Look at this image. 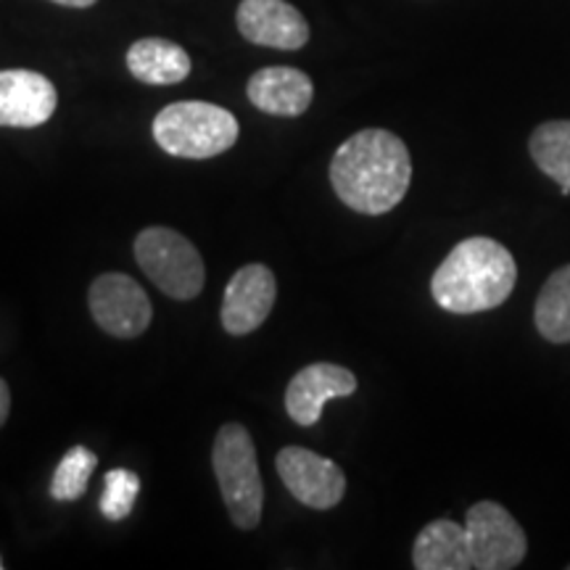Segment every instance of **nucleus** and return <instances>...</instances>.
Returning a JSON list of instances; mask_svg holds the SVG:
<instances>
[{
	"mask_svg": "<svg viewBox=\"0 0 570 570\" xmlns=\"http://www.w3.org/2000/svg\"><path fill=\"white\" fill-rule=\"evenodd\" d=\"M412 159L402 138L389 130H360L341 142L331 161V183L348 209L386 214L410 190Z\"/></svg>",
	"mask_w": 570,
	"mask_h": 570,
	"instance_id": "1",
	"label": "nucleus"
},
{
	"mask_svg": "<svg viewBox=\"0 0 570 570\" xmlns=\"http://www.w3.org/2000/svg\"><path fill=\"white\" fill-rule=\"evenodd\" d=\"M518 283L512 254L494 238H468L449 252L431 281V294L441 309L475 315L504 304Z\"/></svg>",
	"mask_w": 570,
	"mask_h": 570,
	"instance_id": "2",
	"label": "nucleus"
},
{
	"mask_svg": "<svg viewBox=\"0 0 570 570\" xmlns=\"http://www.w3.org/2000/svg\"><path fill=\"white\" fill-rule=\"evenodd\" d=\"M238 119L223 106L206 101H177L154 119V138L161 151L177 159H214L238 140Z\"/></svg>",
	"mask_w": 570,
	"mask_h": 570,
	"instance_id": "3",
	"label": "nucleus"
},
{
	"mask_svg": "<svg viewBox=\"0 0 570 570\" xmlns=\"http://www.w3.org/2000/svg\"><path fill=\"white\" fill-rule=\"evenodd\" d=\"M212 465L233 523L244 531L256 529L265 504V487H262L252 433L240 423L219 428L214 439Z\"/></svg>",
	"mask_w": 570,
	"mask_h": 570,
	"instance_id": "4",
	"label": "nucleus"
},
{
	"mask_svg": "<svg viewBox=\"0 0 570 570\" xmlns=\"http://www.w3.org/2000/svg\"><path fill=\"white\" fill-rule=\"evenodd\" d=\"M135 259L148 281L169 298L190 302L202 294L206 269L202 254L185 235L169 227H146L135 238Z\"/></svg>",
	"mask_w": 570,
	"mask_h": 570,
	"instance_id": "5",
	"label": "nucleus"
},
{
	"mask_svg": "<svg viewBox=\"0 0 570 570\" xmlns=\"http://www.w3.org/2000/svg\"><path fill=\"white\" fill-rule=\"evenodd\" d=\"M470 558L479 570L518 568L529 552V539L518 520L497 502H479L465 518Z\"/></svg>",
	"mask_w": 570,
	"mask_h": 570,
	"instance_id": "6",
	"label": "nucleus"
},
{
	"mask_svg": "<svg viewBox=\"0 0 570 570\" xmlns=\"http://www.w3.org/2000/svg\"><path fill=\"white\" fill-rule=\"evenodd\" d=\"M90 315L114 338H135L151 325V302L130 275L106 273L90 285Z\"/></svg>",
	"mask_w": 570,
	"mask_h": 570,
	"instance_id": "7",
	"label": "nucleus"
},
{
	"mask_svg": "<svg viewBox=\"0 0 570 570\" xmlns=\"http://www.w3.org/2000/svg\"><path fill=\"white\" fill-rule=\"evenodd\" d=\"M277 475L298 502L312 510H333L346 494V475L336 462L304 446H285L275 460Z\"/></svg>",
	"mask_w": 570,
	"mask_h": 570,
	"instance_id": "8",
	"label": "nucleus"
},
{
	"mask_svg": "<svg viewBox=\"0 0 570 570\" xmlns=\"http://www.w3.org/2000/svg\"><path fill=\"white\" fill-rule=\"evenodd\" d=\"M277 283L265 265H246L230 277L223 298V327L230 336L254 333L275 306Z\"/></svg>",
	"mask_w": 570,
	"mask_h": 570,
	"instance_id": "9",
	"label": "nucleus"
},
{
	"mask_svg": "<svg viewBox=\"0 0 570 570\" xmlns=\"http://www.w3.org/2000/svg\"><path fill=\"white\" fill-rule=\"evenodd\" d=\"M59 106V92L46 75L30 69L0 71V127H32L46 125Z\"/></svg>",
	"mask_w": 570,
	"mask_h": 570,
	"instance_id": "10",
	"label": "nucleus"
},
{
	"mask_svg": "<svg viewBox=\"0 0 570 570\" xmlns=\"http://www.w3.org/2000/svg\"><path fill=\"white\" fill-rule=\"evenodd\" d=\"M238 32L248 42L277 51H298L309 42V24L285 0H240Z\"/></svg>",
	"mask_w": 570,
	"mask_h": 570,
	"instance_id": "11",
	"label": "nucleus"
},
{
	"mask_svg": "<svg viewBox=\"0 0 570 570\" xmlns=\"http://www.w3.org/2000/svg\"><path fill=\"white\" fill-rule=\"evenodd\" d=\"M356 391V375L352 370L333 365V362H315L298 370L285 391V410L296 425H315L323 417L325 402L341 396H352Z\"/></svg>",
	"mask_w": 570,
	"mask_h": 570,
	"instance_id": "12",
	"label": "nucleus"
},
{
	"mask_svg": "<svg viewBox=\"0 0 570 570\" xmlns=\"http://www.w3.org/2000/svg\"><path fill=\"white\" fill-rule=\"evenodd\" d=\"M248 101L273 117H302L315 98L309 75L294 67L259 69L248 80Z\"/></svg>",
	"mask_w": 570,
	"mask_h": 570,
	"instance_id": "13",
	"label": "nucleus"
},
{
	"mask_svg": "<svg viewBox=\"0 0 570 570\" xmlns=\"http://www.w3.org/2000/svg\"><path fill=\"white\" fill-rule=\"evenodd\" d=\"M412 566L417 570H470L468 531L454 520H433L417 533L412 547Z\"/></svg>",
	"mask_w": 570,
	"mask_h": 570,
	"instance_id": "14",
	"label": "nucleus"
},
{
	"mask_svg": "<svg viewBox=\"0 0 570 570\" xmlns=\"http://www.w3.org/2000/svg\"><path fill=\"white\" fill-rule=\"evenodd\" d=\"M127 69L146 85H177L190 75V56L173 40L142 38L127 51Z\"/></svg>",
	"mask_w": 570,
	"mask_h": 570,
	"instance_id": "15",
	"label": "nucleus"
},
{
	"mask_svg": "<svg viewBox=\"0 0 570 570\" xmlns=\"http://www.w3.org/2000/svg\"><path fill=\"white\" fill-rule=\"evenodd\" d=\"M531 159L550 180L560 185V194H570V119L539 125L529 140Z\"/></svg>",
	"mask_w": 570,
	"mask_h": 570,
	"instance_id": "16",
	"label": "nucleus"
},
{
	"mask_svg": "<svg viewBox=\"0 0 570 570\" xmlns=\"http://www.w3.org/2000/svg\"><path fill=\"white\" fill-rule=\"evenodd\" d=\"M533 323L550 344H570V265L560 267L541 285Z\"/></svg>",
	"mask_w": 570,
	"mask_h": 570,
	"instance_id": "17",
	"label": "nucleus"
},
{
	"mask_svg": "<svg viewBox=\"0 0 570 570\" xmlns=\"http://www.w3.org/2000/svg\"><path fill=\"white\" fill-rule=\"evenodd\" d=\"M98 468V458L88 446H71L56 468L51 481V494L59 502H75L88 491L92 470Z\"/></svg>",
	"mask_w": 570,
	"mask_h": 570,
	"instance_id": "18",
	"label": "nucleus"
},
{
	"mask_svg": "<svg viewBox=\"0 0 570 570\" xmlns=\"http://www.w3.org/2000/svg\"><path fill=\"white\" fill-rule=\"evenodd\" d=\"M140 494V479L132 470H109L101 497V512L109 520H122L132 512L135 499Z\"/></svg>",
	"mask_w": 570,
	"mask_h": 570,
	"instance_id": "19",
	"label": "nucleus"
},
{
	"mask_svg": "<svg viewBox=\"0 0 570 570\" xmlns=\"http://www.w3.org/2000/svg\"><path fill=\"white\" fill-rule=\"evenodd\" d=\"M9 412H11V391H9V383L0 377V425L9 420Z\"/></svg>",
	"mask_w": 570,
	"mask_h": 570,
	"instance_id": "20",
	"label": "nucleus"
},
{
	"mask_svg": "<svg viewBox=\"0 0 570 570\" xmlns=\"http://www.w3.org/2000/svg\"><path fill=\"white\" fill-rule=\"evenodd\" d=\"M51 3L67 6V9H90V6H96L98 0H51Z\"/></svg>",
	"mask_w": 570,
	"mask_h": 570,
	"instance_id": "21",
	"label": "nucleus"
}]
</instances>
